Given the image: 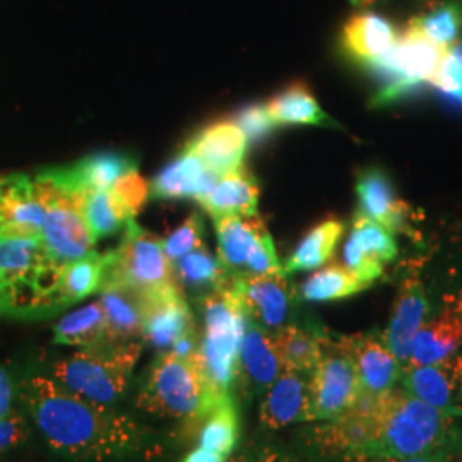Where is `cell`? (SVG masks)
Here are the masks:
<instances>
[{"mask_svg":"<svg viewBox=\"0 0 462 462\" xmlns=\"http://www.w3.org/2000/svg\"><path fill=\"white\" fill-rule=\"evenodd\" d=\"M103 284L122 286L139 298L179 286L163 250V240L143 230L135 219L125 225L120 245L106 254Z\"/></svg>","mask_w":462,"mask_h":462,"instance_id":"obj_7","label":"cell"},{"mask_svg":"<svg viewBox=\"0 0 462 462\" xmlns=\"http://www.w3.org/2000/svg\"><path fill=\"white\" fill-rule=\"evenodd\" d=\"M259 196L261 189L255 177L240 166L219 175L198 202L213 219L225 216H254L257 215Z\"/></svg>","mask_w":462,"mask_h":462,"instance_id":"obj_25","label":"cell"},{"mask_svg":"<svg viewBox=\"0 0 462 462\" xmlns=\"http://www.w3.org/2000/svg\"><path fill=\"white\" fill-rule=\"evenodd\" d=\"M358 213L377 221L387 230L404 231L406 206L397 198L394 185L380 168H366L356 177Z\"/></svg>","mask_w":462,"mask_h":462,"instance_id":"obj_28","label":"cell"},{"mask_svg":"<svg viewBox=\"0 0 462 462\" xmlns=\"http://www.w3.org/2000/svg\"><path fill=\"white\" fill-rule=\"evenodd\" d=\"M13 383L9 374L0 366V418L13 411Z\"/></svg>","mask_w":462,"mask_h":462,"instance_id":"obj_45","label":"cell"},{"mask_svg":"<svg viewBox=\"0 0 462 462\" xmlns=\"http://www.w3.org/2000/svg\"><path fill=\"white\" fill-rule=\"evenodd\" d=\"M106 271V254H97L95 250L81 259L67 263L60 269L59 297L60 307L81 301L101 290Z\"/></svg>","mask_w":462,"mask_h":462,"instance_id":"obj_34","label":"cell"},{"mask_svg":"<svg viewBox=\"0 0 462 462\" xmlns=\"http://www.w3.org/2000/svg\"><path fill=\"white\" fill-rule=\"evenodd\" d=\"M139 356L141 345L135 341L89 347L57 362L53 377L78 396L110 404L125 393Z\"/></svg>","mask_w":462,"mask_h":462,"instance_id":"obj_6","label":"cell"},{"mask_svg":"<svg viewBox=\"0 0 462 462\" xmlns=\"http://www.w3.org/2000/svg\"><path fill=\"white\" fill-rule=\"evenodd\" d=\"M462 345V291L444 297L439 312L425 320L414 336L411 353L402 370L437 364Z\"/></svg>","mask_w":462,"mask_h":462,"instance_id":"obj_16","label":"cell"},{"mask_svg":"<svg viewBox=\"0 0 462 462\" xmlns=\"http://www.w3.org/2000/svg\"><path fill=\"white\" fill-rule=\"evenodd\" d=\"M273 336L284 370L310 375L320 358V336L298 326H282Z\"/></svg>","mask_w":462,"mask_h":462,"instance_id":"obj_37","label":"cell"},{"mask_svg":"<svg viewBox=\"0 0 462 462\" xmlns=\"http://www.w3.org/2000/svg\"><path fill=\"white\" fill-rule=\"evenodd\" d=\"M305 377L293 370H282L267 387L261 404L264 427L280 430L300 421H314L309 380Z\"/></svg>","mask_w":462,"mask_h":462,"instance_id":"obj_24","label":"cell"},{"mask_svg":"<svg viewBox=\"0 0 462 462\" xmlns=\"http://www.w3.org/2000/svg\"><path fill=\"white\" fill-rule=\"evenodd\" d=\"M339 343L346 349L360 380L362 391L382 394L401 382L402 365L394 356L383 334L341 336Z\"/></svg>","mask_w":462,"mask_h":462,"instance_id":"obj_19","label":"cell"},{"mask_svg":"<svg viewBox=\"0 0 462 462\" xmlns=\"http://www.w3.org/2000/svg\"><path fill=\"white\" fill-rule=\"evenodd\" d=\"M401 383L431 406L462 416V349L437 364L402 370Z\"/></svg>","mask_w":462,"mask_h":462,"instance_id":"obj_18","label":"cell"},{"mask_svg":"<svg viewBox=\"0 0 462 462\" xmlns=\"http://www.w3.org/2000/svg\"><path fill=\"white\" fill-rule=\"evenodd\" d=\"M397 40L396 26L389 19L364 11L349 17L341 33V47L353 62L375 69L394 49Z\"/></svg>","mask_w":462,"mask_h":462,"instance_id":"obj_22","label":"cell"},{"mask_svg":"<svg viewBox=\"0 0 462 462\" xmlns=\"http://www.w3.org/2000/svg\"><path fill=\"white\" fill-rule=\"evenodd\" d=\"M231 462H248L247 459H244V457H236V459H233Z\"/></svg>","mask_w":462,"mask_h":462,"instance_id":"obj_50","label":"cell"},{"mask_svg":"<svg viewBox=\"0 0 462 462\" xmlns=\"http://www.w3.org/2000/svg\"><path fill=\"white\" fill-rule=\"evenodd\" d=\"M265 110L274 122V125L301 124V125H322L339 129V124L332 120L317 103L312 93L303 86L295 84L286 91L271 99Z\"/></svg>","mask_w":462,"mask_h":462,"instance_id":"obj_31","label":"cell"},{"mask_svg":"<svg viewBox=\"0 0 462 462\" xmlns=\"http://www.w3.org/2000/svg\"><path fill=\"white\" fill-rule=\"evenodd\" d=\"M43 171L67 190L81 196L89 190L114 187L127 175L137 171V162L124 152L101 151L72 165L49 168Z\"/></svg>","mask_w":462,"mask_h":462,"instance_id":"obj_20","label":"cell"},{"mask_svg":"<svg viewBox=\"0 0 462 462\" xmlns=\"http://www.w3.org/2000/svg\"><path fill=\"white\" fill-rule=\"evenodd\" d=\"M396 257L394 233L362 213H356L343 252L347 269L372 286L383 274L385 265Z\"/></svg>","mask_w":462,"mask_h":462,"instance_id":"obj_15","label":"cell"},{"mask_svg":"<svg viewBox=\"0 0 462 462\" xmlns=\"http://www.w3.org/2000/svg\"><path fill=\"white\" fill-rule=\"evenodd\" d=\"M382 413V411H380ZM380 414H366L347 408L312 431L314 446L326 456L368 454L377 440Z\"/></svg>","mask_w":462,"mask_h":462,"instance_id":"obj_21","label":"cell"},{"mask_svg":"<svg viewBox=\"0 0 462 462\" xmlns=\"http://www.w3.org/2000/svg\"><path fill=\"white\" fill-rule=\"evenodd\" d=\"M204 245V221L202 216L194 213L182 225L163 240V250L170 263H175L189 252Z\"/></svg>","mask_w":462,"mask_h":462,"instance_id":"obj_40","label":"cell"},{"mask_svg":"<svg viewBox=\"0 0 462 462\" xmlns=\"http://www.w3.org/2000/svg\"><path fill=\"white\" fill-rule=\"evenodd\" d=\"M231 284L242 300L250 322L265 330L284 326L295 298V291L284 273L233 274Z\"/></svg>","mask_w":462,"mask_h":462,"instance_id":"obj_12","label":"cell"},{"mask_svg":"<svg viewBox=\"0 0 462 462\" xmlns=\"http://www.w3.org/2000/svg\"><path fill=\"white\" fill-rule=\"evenodd\" d=\"M430 301L420 265H410L399 282L396 301L389 328L383 337L401 365L406 364L411 353L414 336L429 319Z\"/></svg>","mask_w":462,"mask_h":462,"instance_id":"obj_14","label":"cell"},{"mask_svg":"<svg viewBox=\"0 0 462 462\" xmlns=\"http://www.w3.org/2000/svg\"><path fill=\"white\" fill-rule=\"evenodd\" d=\"M199 447L230 457L240 439L238 410L231 396H225L199 425Z\"/></svg>","mask_w":462,"mask_h":462,"instance_id":"obj_36","label":"cell"},{"mask_svg":"<svg viewBox=\"0 0 462 462\" xmlns=\"http://www.w3.org/2000/svg\"><path fill=\"white\" fill-rule=\"evenodd\" d=\"M353 5H356V7H370V5H374L377 0H349Z\"/></svg>","mask_w":462,"mask_h":462,"instance_id":"obj_49","label":"cell"},{"mask_svg":"<svg viewBox=\"0 0 462 462\" xmlns=\"http://www.w3.org/2000/svg\"><path fill=\"white\" fill-rule=\"evenodd\" d=\"M45 206L34 175H0V236H40Z\"/></svg>","mask_w":462,"mask_h":462,"instance_id":"obj_17","label":"cell"},{"mask_svg":"<svg viewBox=\"0 0 462 462\" xmlns=\"http://www.w3.org/2000/svg\"><path fill=\"white\" fill-rule=\"evenodd\" d=\"M30 435L28 425L21 414L11 413L0 418V454L21 446Z\"/></svg>","mask_w":462,"mask_h":462,"instance_id":"obj_43","label":"cell"},{"mask_svg":"<svg viewBox=\"0 0 462 462\" xmlns=\"http://www.w3.org/2000/svg\"><path fill=\"white\" fill-rule=\"evenodd\" d=\"M444 53L446 50L406 28L404 33L399 34L391 53L374 69L385 76V86L374 101L377 105H383L406 95L421 83H430L442 62Z\"/></svg>","mask_w":462,"mask_h":462,"instance_id":"obj_10","label":"cell"},{"mask_svg":"<svg viewBox=\"0 0 462 462\" xmlns=\"http://www.w3.org/2000/svg\"><path fill=\"white\" fill-rule=\"evenodd\" d=\"M53 343L83 349L108 345L106 322L99 301L62 317L53 329Z\"/></svg>","mask_w":462,"mask_h":462,"instance_id":"obj_33","label":"cell"},{"mask_svg":"<svg viewBox=\"0 0 462 462\" xmlns=\"http://www.w3.org/2000/svg\"><path fill=\"white\" fill-rule=\"evenodd\" d=\"M34 180L45 206L40 238L50 257L57 264L64 265L91 254L97 238L84 219L81 196L67 190L45 171L36 173Z\"/></svg>","mask_w":462,"mask_h":462,"instance_id":"obj_8","label":"cell"},{"mask_svg":"<svg viewBox=\"0 0 462 462\" xmlns=\"http://www.w3.org/2000/svg\"><path fill=\"white\" fill-rule=\"evenodd\" d=\"M225 396L206 377L198 355L180 358L165 351L149 370L148 380L137 396V406L148 413L185 421L198 430L204 418Z\"/></svg>","mask_w":462,"mask_h":462,"instance_id":"obj_4","label":"cell"},{"mask_svg":"<svg viewBox=\"0 0 462 462\" xmlns=\"http://www.w3.org/2000/svg\"><path fill=\"white\" fill-rule=\"evenodd\" d=\"M99 305L105 314L108 345H127L141 336V298L135 293L116 284H103L99 290Z\"/></svg>","mask_w":462,"mask_h":462,"instance_id":"obj_29","label":"cell"},{"mask_svg":"<svg viewBox=\"0 0 462 462\" xmlns=\"http://www.w3.org/2000/svg\"><path fill=\"white\" fill-rule=\"evenodd\" d=\"M450 456L448 450L446 452H433L425 456H414V457H402V459H393V457H377L368 454H356L346 457V462H448Z\"/></svg>","mask_w":462,"mask_h":462,"instance_id":"obj_44","label":"cell"},{"mask_svg":"<svg viewBox=\"0 0 462 462\" xmlns=\"http://www.w3.org/2000/svg\"><path fill=\"white\" fill-rule=\"evenodd\" d=\"M149 187L139 171H134L108 189L81 194L84 219L95 238L114 235L135 219L148 198Z\"/></svg>","mask_w":462,"mask_h":462,"instance_id":"obj_11","label":"cell"},{"mask_svg":"<svg viewBox=\"0 0 462 462\" xmlns=\"http://www.w3.org/2000/svg\"><path fill=\"white\" fill-rule=\"evenodd\" d=\"M235 124L245 134L247 141H259L276 127L265 110V105H254L242 110Z\"/></svg>","mask_w":462,"mask_h":462,"instance_id":"obj_42","label":"cell"},{"mask_svg":"<svg viewBox=\"0 0 462 462\" xmlns=\"http://www.w3.org/2000/svg\"><path fill=\"white\" fill-rule=\"evenodd\" d=\"M173 278L180 290H208L213 291L230 281L231 274L221 261L215 257L206 245L196 248L171 263Z\"/></svg>","mask_w":462,"mask_h":462,"instance_id":"obj_35","label":"cell"},{"mask_svg":"<svg viewBox=\"0 0 462 462\" xmlns=\"http://www.w3.org/2000/svg\"><path fill=\"white\" fill-rule=\"evenodd\" d=\"M143 332L151 346L170 351L180 339L196 334V320L179 286L141 298Z\"/></svg>","mask_w":462,"mask_h":462,"instance_id":"obj_13","label":"cell"},{"mask_svg":"<svg viewBox=\"0 0 462 462\" xmlns=\"http://www.w3.org/2000/svg\"><path fill=\"white\" fill-rule=\"evenodd\" d=\"M370 288L353 274L346 265L329 264L314 273L300 288V295L307 301H334L353 297Z\"/></svg>","mask_w":462,"mask_h":462,"instance_id":"obj_38","label":"cell"},{"mask_svg":"<svg viewBox=\"0 0 462 462\" xmlns=\"http://www.w3.org/2000/svg\"><path fill=\"white\" fill-rule=\"evenodd\" d=\"M182 462H226V457H223L221 454L213 452V450L198 447V448H194L192 452H189V454L183 457Z\"/></svg>","mask_w":462,"mask_h":462,"instance_id":"obj_46","label":"cell"},{"mask_svg":"<svg viewBox=\"0 0 462 462\" xmlns=\"http://www.w3.org/2000/svg\"><path fill=\"white\" fill-rule=\"evenodd\" d=\"M219 175L200 162L198 154L183 149L170 165L165 166L149 185V196L154 199H187L199 200L216 182Z\"/></svg>","mask_w":462,"mask_h":462,"instance_id":"obj_26","label":"cell"},{"mask_svg":"<svg viewBox=\"0 0 462 462\" xmlns=\"http://www.w3.org/2000/svg\"><path fill=\"white\" fill-rule=\"evenodd\" d=\"M215 228L217 259L230 274H244L257 250L273 238L257 215L216 217Z\"/></svg>","mask_w":462,"mask_h":462,"instance_id":"obj_23","label":"cell"},{"mask_svg":"<svg viewBox=\"0 0 462 462\" xmlns=\"http://www.w3.org/2000/svg\"><path fill=\"white\" fill-rule=\"evenodd\" d=\"M450 2L462 4V0H416V4L420 5V9H421V11H429V9H433V7H437V5L450 4Z\"/></svg>","mask_w":462,"mask_h":462,"instance_id":"obj_48","label":"cell"},{"mask_svg":"<svg viewBox=\"0 0 462 462\" xmlns=\"http://www.w3.org/2000/svg\"><path fill=\"white\" fill-rule=\"evenodd\" d=\"M24 402L51 448L78 459H110L141 452L148 430L131 416L70 393L57 380L33 377Z\"/></svg>","mask_w":462,"mask_h":462,"instance_id":"obj_1","label":"cell"},{"mask_svg":"<svg viewBox=\"0 0 462 462\" xmlns=\"http://www.w3.org/2000/svg\"><path fill=\"white\" fill-rule=\"evenodd\" d=\"M247 144L245 134L235 122H216L200 131L185 149L198 154L216 175H223L242 166Z\"/></svg>","mask_w":462,"mask_h":462,"instance_id":"obj_27","label":"cell"},{"mask_svg":"<svg viewBox=\"0 0 462 462\" xmlns=\"http://www.w3.org/2000/svg\"><path fill=\"white\" fill-rule=\"evenodd\" d=\"M430 83L448 95L462 98V40H457L446 50L442 62Z\"/></svg>","mask_w":462,"mask_h":462,"instance_id":"obj_41","label":"cell"},{"mask_svg":"<svg viewBox=\"0 0 462 462\" xmlns=\"http://www.w3.org/2000/svg\"><path fill=\"white\" fill-rule=\"evenodd\" d=\"M233 276V274H231ZM204 334L199 343V362L219 394H230L238 375L240 349L245 337L248 315L236 295L231 278L202 298Z\"/></svg>","mask_w":462,"mask_h":462,"instance_id":"obj_5","label":"cell"},{"mask_svg":"<svg viewBox=\"0 0 462 462\" xmlns=\"http://www.w3.org/2000/svg\"><path fill=\"white\" fill-rule=\"evenodd\" d=\"M345 225L337 219H326L309 231L298 247L293 250L286 264L282 265L284 274L300 271H314L329 263L336 247L343 236Z\"/></svg>","mask_w":462,"mask_h":462,"instance_id":"obj_32","label":"cell"},{"mask_svg":"<svg viewBox=\"0 0 462 462\" xmlns=\"http://www.w3.org/2000/svg\"><path fill=\"white\" fill-rule=\"evenodd\" d=\"M240 366L261 387H269L284 370L273 336L250 320L240 349Z\"/></svg>","mask_w":462,"mask_h":462,"instance_id":"obj_30","label":"cell"},{"mask_svg":"<svg viewBox=\"0 0 462 462\" xmlns=\"http://www.w3.org/2000/svg\"><path fill=\"white\" fill-rule=\"evenodd\" d=\"M254 462H298L293 459V457H290L288 454H284V452H280V450H276V448H273V447H265L264 450H261L259 452V456L255 457V461Z\"/></svg>","mask_w":462,"mask_h":462,"instance_id":"obj_47","label":"cell"},{"mask_svg":"<svg viewBox=\"0 0 462 462\" xmlns=\"http://www.w3.org/2000/svg\"><path fill=\"white\" fill-rule=\"evenodd\" d=\"M60 269L40 236H0V314L36 317L62 309Z\"/></svg>","mask_w":462,"mask_h":462,"instance_id":"obj_2","label":"cell"},{"mask_svg":"<svg viewBox=\"0 0 462 462\" xmlns=\"http://www.w3.org/2000/svg\"><path fill=\"white\" fill-rule=\"evenodd\" d=\"M320 336V358L314 366L309 389L314 421H328L353 404L360 393L356 366L339 337Z\"/></svg>","mask_w":462,"mask_h":462,"instance_id":"obj_9","label":"cell"},{"mask_svg":"<svg viewBox=\"0 0 462 462\" xmlns=\"http://www.w3.org/2000/svg\"><path fill=\"white\" fill-rule=\"evenodd\" d=\"M406 28L425 36L437 47L447 50L459 40L462 32V4L450 2L429 11H421L408 21Z\"/></svg>","mask_w":462,"mask_h":462,"instance_id":"obj_39","label":"cell"},{"mask_svg":"<svg viewBox=\"0 0 462 462\" xmlns=\"http://www.w3.org/2000/svg\"><path fill=\"white\" fill-rule=\"evenodd\" d=\"M456 418L404 387H394L385 393L377 440L368 456L402 459L446 452L457 437Z\"/></svg>","mask_w":462,"mask_h":462,"instance_id":"obj_3","label":"cell"}]
</instances>
